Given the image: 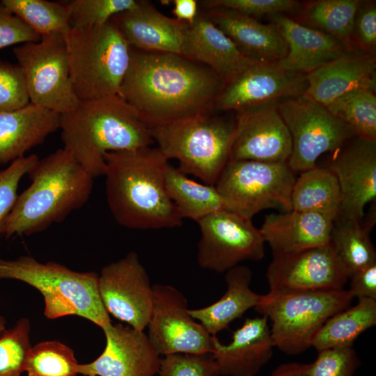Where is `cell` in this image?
<instances>
[{
    "instance_id": "1",
    "label": "cell",
    "mask_w": 376,
    "mask_h": 376,
    "mask_svg": "<svg viewBox=\"0 0 376 376\" xmlns=\"http://www.w3.org/2000/svg\"><path fill=\"white\" fill-rule=\"evenodd\" d=\"M224 84L209 68L182 55L131 47L119 96L150 130L214 112Z\"/></svg>"
},
{
    "instance_id": "2",
    "label": "cell",
    "mask_w": 376,
    "mask_h": 376,
    "mask_svg": "<svg viewBox=\"0 0 376 376\" xmlns=\"http://www.w3.org/2000/svg\"><path fill=\"white\" fill-rule=\"evenodd\" d=\"M104 158L107 203L118 224L133 229L182 226L166 189L169 159L157 147L108 152Z\"/></svg>"
},
{
    "instance_id": "3",
    "label": "cell",
    "mask_w": 376,
    "mask_h": 376,
    "mask_svg": "<svg viewBox=\"0 0 376 376\" xmlns=\"http://www.w3.org/2000/svg\"><path fill=\"white\" fill-rule=\"evenodd\" d=\"M63 148L93 178L104 175L108 152L150 147V130L119 95L79 101L61 115Z\"/></svg>"
},
{
    "instance_id": "4",
    "label": "cell",
    "mask_w": 376,
    "mask_h": 376,
    "mask_svg": "<svg viewBox=\"0 0 376 376\" xmlns=\"http://www.w3.org/2000/svg\"><path fill=\"white\" fill-rule=\"evenodd\" d=\"M30 185L18 195L3 235H31L64 220L89 199L93 177L64 148L39 159L28 174Z\"/></svg>"
},
{
    "instance_id": "5",
    "label": "cell",
    "mask_w": 376,
    "mask_h": 376,
    "mask_svg": "<svg viewBox=\"0 0 376 376\" xmlns=\"http://www.w3.org/2000/svg\"><path fill=\"white\" fill-rule=\"evenodd\" d=\"M98 276L95 272H77L56 262L40 263L30 256L0 258V279L20 281L39 290L47 318L77 315L103 330L112 323L100 295Z\"/></svg>"
},
{
    "instance_id": "6",
    "label": "cell",
    "mask_w": 376,
    "mask_h": 376,
    "mask_svg": "<svg viewBox=\"0 0 376 376\" xmlns=\"http://www.w3.org/2000/svg\"><path fill=\"white\" fill-rule=\"evenodd\" d=\"M76 96L86 101L119 95L129 68L131 47L110 20L63 33Z\"/></svg>"
},
{
    "instance_id": "7",
    "label": "cell",
    "mask_w": 376,
    "mask_h": 376,
    "mask_svg": "<svg viewBox=\"0 0 376 376\" xmlns=\"http://www.w3.org/2000/svg\"><path fill=\"white\" fill-rule=\"evenodd\" d=\"M210 112L150 129L157 148L178 169L215 185L230 158L236 122Z\"/></svg>"
},
{
    "instance_id": "8",
    "label": "cell",
    "mask_w": 376,
    "mask_h": 376,
    "mask_svg": "<svg viewBox=\"0 0 376 376\" xmlns=\"http://www.w3.org/2000/svg\"><path fill=\"white\" fill-rule=\"evenodd\" d=\"M353 297L348 290L272 292L263 295L255 309L272 321L274 347L295 355L311 347L322 324L348 308Z\"/></svg>"
},
{
    "instance_id": "9",
    "label": "cell",
    "mask_w": 376,
    "mask_h": 376,
    "mask_svg": "<svg viewBox=\"0 0 376 376\" xmlns=\"http://www.w3.org/2000/svg\"><path fill=\"white\" fill-rule=\"evenodd\" d=\"M296 178L287 163L230 159L214 186L228 211L251 219L267 208L291 210Z\"/></svg>"
},
{
    "instance_id": "10",
    "label": "cell",
    "mask_w": 376,
    "mask_h": 376,
    "mask_svg": "<svg viewBox=\"0 0 376 376\" xmlns=\"http://www.w3.org/2000/svg\"><path fill=\"white\" fill-rule=\"evenodd\" d=\"M21 68L30 102L59 114L71 111L79 100L76 96L69 70L63 33L41 37L38 42L13 48Z\"/></svg>"
},
{
    "instance_id": "11",
    "label": "cell",
    "mask_w": 376,
    "mask_h": 376,
    "mask_svg": "<svg viewBox=\"0 0 376 376\" xmlns=\"http://www.w3.org/2000/svg\"><path fill=\"white\" fill-rule=\"evenodd\" d=\"M277 107L292 140L287 164L295 173L316 166L322 154L337 151L355 136L325 106L303 95L283 99Z\"/></svg>"
},
{
    "instance_id": "12",
    "label": "cell",
    "mask_w": 376,
    "mask_h": 376,
    "mask_svg": "<svg viewBox=\"0 0 376 376\" xmlns=\"http://www.w3.org/2000/svg\"><path fill=\"white\" fill-rule=\"evenodd\" d=\"M197 223L201 230L197 262L201 268L223 273L243 261L263 258L265 242L251 219L222 210Z\"/></svg>"
},
{
    "instance_id": "13",
    "label": "cell",
    "mask_w": 376,
    "mask_h": 376,
    "mask_svg": "<svg viewBox=\"0 0 376 376\" xmlns=\"http://www.w3.org/2000/svg\"><path fill=\"white\" fill-rule=\"evenodd\" d=\"M148 337L159 355L212 353L215 336L189 314L185 296L169 284L152 285Z\"/></svg>"
},
{
    "instance_id": "14",
    "label": "cell",
    "mask_w": 376,
    "mask_h": 376,
    "mask_svg": "<svg viewBox=\"0 0 376 376\" xmlns=\"http://www.w3.org/2000/svg\"><path fill=\"white\" fill-rule=\"evenodd\" d=\"M98 289L109 314L134 329L147 327L152 309V285L136 253L131 251L104 266Z\"/></svg>"
},
{
    "instance_id": "15",
    "label": "cell",
    "mask_w": 376,
    "mask_h": 376,
    "mask_svg": "<svg viewBox=\"0 0 376 376\" xmlns=\"http://www.w3.org/2000/svg\"><path fill=\"white\" fill-rule=\"evenodd\" d=\"M266 272L269 291L344 289L350 274L330 244L297 252L272 253Z\"/></svg>"
},
{
    "instance_id": "16",
    "label": "cell",
    "mask_w": 376,
    "mask_h": 376,
    "mask_svg": "<svg viewBox=\"0 0 376 376\" xmlns=\"http://www.w3.org/2000/svg\"><path fill=\"white\" fill-rule=\"evenodd\" d=\"M306 74L283 70L275 64L255 63L224 84L213 111H240L280 99L302 95Z\"/></svg>"
},
{
    "instance_id": "17",
    "label": "cell",
    "mask_w": 376,
    "mask_h": 376,
    "mask_svg": "<svg viewBox=\"0 0 376 376\" xmlns=\"http://www.w3.org/2000/svg\"><path fill=\"white\" fill-rule=\"evenodd\" d=\"M278 102L237 111L230 159L287 163L292 140Z\"/></svg>"
},
{
    "instance_id": "18",
    "label": "cell",
    "mask_w": 376,
    "mask_h": 376,
    "mask_svg": "<svg viewBox=\"0 0 376 376\" xmlns=\"http://www.w3.org/2000/svg\"><path fill=\"white\" fill-rule=\"evenodd\" d=\"M325 167L339 185L338 216L361 220L366 205L376 198V141L353 137L334 152Z\"/></svg>"
},
{
    "instance_id": "19",
    "label": "cell",
    "mask_w": 376,
    "mask_h": 376,
    "mask_svg": "<svg viewBox=\"0 0 376 376\" xmlns=\"http://www.w3.org/2000/svg\"><path fill=\"white\" fill-rule=\"evenodd\" d=\"M106 345L102 353L91 363L79 365L84 376H154L158 373L160 355L148 335L122 324L103 329Z\"/></svg>"
},
{
    "instance_id": "20",
    "label": "cell",
    "mask_w": 376,
    "mask_h": 376,
    "mask_svg": "<svg viewBox=\"0 0 376 376\" xmlns=\"http://www.w3.org/2000/svg\"><path fill=\"white\" fill-rule=\"evenodd\" d=\"M304 96L324 106L354 90H376L375 56L349 50L306 75Z\"/></svg>"
},
{
    "instance_id": "21",
    "label": "cell",
    "mask_w": 376,
    "mask_h": 376,
    "mask_svg": "<svg viewBox=\"0 0 376 376\" xmlns=\"http://www.w3.org/2000/svg\"><path fill=\"white\" fill-rule=\"evenodd\" d=\"M180 55L209 68L224 83L258 63L244 56L205 13L187 24Z\"/></svg>"
},
{
    "instance_id": "22",
    "label": "cell",
    "mask_w": 376,
    "mask_h": 376,
    "mask_svg": "<svg viewBox=\"0 0 376 376\" xmlns=\"http://www.w3.org/2000/svg\"><path fill=\"white\" fill-rule=\"evenodd\" d=\"M111 21L132 48L181 54L187 23L164 15L148 1H138L134 8L115 15Z\"/></svg>"
},
{
    "instance_id": "23",
    "label": "cell",
    "mask_w": 376,
    "mask_h": 376,
    "mask_svg": "<svg viewBox=\"0 0 376 376\" xmlns=\"http://www.w3.org/2000/svg\"><path fill=\"white\" fill-rule=\"evenodd\" d=\"M274 347L267 318L246 319L230 343L222 344L214 336L211 354L217 376H256L272 358Z\"/></svg>"
},
{
    "instance_id": "24",
    "label": "cell",
    "mask_w": 376,
    "mask_h": 376,
    "mask_svg": "<svg viewBox=\"0 0 376 376\" xmlns=\"http://www.w3.org/2000/svg\"><path fill=\"white\" fill-rule=\"evenodd\" d=\"M269 17L288 46L285 56L274 63L283 70L306 75L352 50L332 36L301 24L284 13Z\"/></svg>"
},
{
    "instance_id": "25",
    "label": "cell",
    "mask_w": 376,
    "mask_h": 376,
    "mask_svg": "<svg viewBox=\"0 0 376 376\" xmlns=\"http://www.w3.org/2000/svg\"><path fill=\"white\" fill-rule=\"evenodd\" d=\"M205 13L247 58L272 64L285 56L287 44L273 23H261L256 18L224 8H210Z\"/></svg>"
},
{
    "instance_id": "26",
    "label": "cell",
    "mask_w": 376,
    "mask_h": 376,
    "mask_svg": "<svg viewBox=\"0 0 376 376\" xmlns=\"http://www.w3.org/2000/svg\"><path fill=\"white\" fill-rule=\"evenodd\" d=\"M335 219L320 212L291 210L267 215L259 230L272 253L297 252L328 244Z\"/></svg>"
},
{
    "instance_id": "27",
    "label": "cell",
    "mask_w": 376,
    "mask_h": 376,
    "mask_svg": "<svg viewBox=\"0 0 376 376\" xmlns=\"http://www.w3.org/2000/svg\"><path fill=\"white\" fill-rule=\"evenodd\" d=\"M60 123L61 114L31 102L0 113V167L41 144Z\"/></svg>"
},
{
    "instance_id": "28",
    "label": "cell",
    "mask_w": 376,
    "mask_h": 376,
    "mask_svg": "<svg viewBox=\"0 0 376 376\" xmlns=\"http://www.w3.org/2000/svg\"><path fill=\"white\" fill-rule=\"evenodd\" d=\"M252 272L244 265H237L226 272V290L214 303L197 309H189L191 317L212 336L227 329L260 301L263 295L253 292L251 287Z\"/></svg>"
},
{
    "instance_id": "29",
    "label": "cell",
    "mask_w": 376,
    "mask_h": 376,
    "mask_svg": "<svg viewBox=\"0 0 376 376\" xmlns=\"http://www.w3.org/2000/svg\"><path fill=\"white\" fill-rule=\"evenodd\" d=\"M165 185L182 219L198 222L209 214L227 210L226 202L215 186L197 182L170 164L166 170Z\"/></svg>"
},
{
    "instance_id": "30",
    "label": "cell",
    "mask_w": 376,
    "mask_h": 376,
    "mask_svg": "<svg viewBox=\"0 0 376 376\" xmlns=\"http://www.w3.org/2000/svg\"><path fill=\"white\" fill-rule=\"evenodd\" d=\"M376 324V300L358 299V303L330 317L314 336L311 346L318 352L352 347L358 336Z\"/></svg>"
},
{
    "instance_id": "31",
    "label": "cell",
    "mask_w": 376,
    "mask_h": 376,
    "mask_svg": "<svg viewBox=\"0 0 376 376\" xmlns=\"http://www.w3.org/2000/svg\"><path fill=\"white\" fill-rule=\"evenodd\" d=\"M361 0H313L299 5L297 19L301 24L325 32L349 49H356L353 33ZM293 19V18H292Z\"/></svg>"
},
{
    "instance_id": "32",
    "label": "cell",
    "mask_w": 376,
    "mask_h": 376,
    "mask_svg": "<svg viewBox=\"0 0 376 376\" xmlns=\"http://www.w3.org/2000/svg\"><path fill=\"white\" fill-rule=\"evenodd\" d=\"M292 210L316 212L336 219L340 208V191L336 175L318 166L300 173L291 191Z\"/></svg>"
},
{
    "instance_id": "33",
    "label": "cell",
    "mask_w": 376,
    "mask_h": 376,
    "mask_svg": "<svg viewBox=\"0 0 376 376\" xmlns=\"http://www.w3.org/2000/svg\"><path fill=\"white\" fill-rule=\"evenodd\" d=\"M371 226L357 220L338 216L334 220L329 244L348 272H354L376 263L375 249L370 238Z\"/></svg>"
},
{
    "instance_id": "34",
    "label": "cell",
    "mask_w": 376,
    "mask_h": 376,
    "mask_svg": "<svg viewBox=\"0 0 376 376\" xmlns=\"http://www.w3.org/2000/svg\"><path fill=\"white\" fill-rule=\"evenodd\" d=\"M357 137L376 141L375 91H350L325 106Z\"/></svg>"
},
{
    "instance_id": "35",
    "label": "cell",
    "mask_w": 376,
    "mask_h": 376,
    "mask_svg": "<svg viewBox=\"0 0 376 376\" xmlns=\"http://www.w3.org/2000/svg\"><path fill=\"white\" fill-rule=\"evenodd\" d=\"M1 3L41 37L65 33L70 29L66 2L45 0H2Z\"/></svg>"
},
{
    "instance_id": "36",
    "label": "cell",
    "mask_w": 376,
    "mask_h": 376,
    "mask_svg": "<svg viewBox=\"0 0 376 376\" xmlns=\"http://www.w3.org/2000/svg\"><path fill=\"white\" fill-rule=\"evenodd\" d=\"M79 365L72 348L57 340H47L31 347L25 371L29 376H77Z\"/></svg>"
},
{
    "instance_id": "37",
    "label": "cell",
    "mask_w": 376,
    "mask_h": 376,
    "mask_svg": "<svg viewBox=\"0 0 376 376\" xmlns=\"http://www.w3.org/2000/svg\"><path fill=\"white\" fill-rule=\"evenodd\" d=\"M31 325L23 318L0 334V376H21L25 371L30 343Z\"/></svg>"
},
{
    "instance_id": "38",
    "label": "cell",
    "mask_w": 376,
    "mask_h": 376,
    "mask_svg": "<svg viewBox=\"0 0 376 376\" xmlns=\"http://www.w3.org/2000/svg\"><path fill=\"white\" fill-rule=\"evenodd\" d=\"M137 0H73L67 2L70 29L104 24L115 15L134 8Z\"/></svg>"
},
{
    "instance_id": "39",
    "label": "cell",
    "mask_w": 376,
    "mask_h": 376,
    "mask_svg": "<svg viewBox=\"0 0 376 376\" xmlns=\"http://www.w3.org/2000/svg\"><path fill=\"white\" fill-rule=\"evenodd\" d=\"M39 160L36 155L18 158L0 171V237L17 201L22 178L28 175Z\"/></svg>"
},
{
    "instance_id": "40",
    "label": "cell",
    "mask_w": 376,
    "mask_h": 376,
    "mask_svg": "<svg viewBox=\"0 0 376 376\" xmlns=\"http://www.w3.org/2000/svg\"><path fill=\"white\" fill-rule=\"evenodd\" d=\"M159 376H217V368L211 353L173 354L160 359Z\"/></svg>"
},
{
    "instance_id": "41",
    "label": "cell",
    "mask_w": 376,
    "mask_h": 376,
    "mask_svg": "<svg viewBox=\"0 0 376 376\" xmlns=\"http://www.w3.org/2000/svg\"><path fill=\"white\" fill-rule=\"evenodd\" d=\"M360 361L352 347L328 349L318 352L309 363L308 376H353Z\"/></svg>"
},
{
    "instance_id": "42",
    "label": "cell",
    "mask_w": 376,
    "mask_h": 376,
    "mask_svg": "<svg viewBox=\"0 0 376 376\" xmlns=\"http://www.w3.org/2000/svg\"><path fill=\"white\" fill-rule=\"evenodd\" d=\"M30 103L22 71L17 64L0 60V113Z\"/></svg>"
},
{
    "instance_id": "43",
    "label": "cell",
    "mask_w": 376,
    "mask_h": 376,
    "mask_svg": "<svg viewBox=\"0 0 376 376\" xmlns=\"http://www.w3.org/2000/svg\"><path fill=\"white\" fill-rule=\"evenodd\" d=\"M202 2L206 10L224 8L253 18L293 12L300 5L299 1L295 0H207Z\"/></svg>"
},
{
    "instance_id": "44",
    "label": "cell",
    "mask_w": 376,
    "mask_h": 376,
    "mask_svg": "<svg viewBox=\"0 0 376 376\" xmlns=\"http://www.w3.org/2000/svg\"><path fill=\"white\" fill-rule=\"evenodd\" d=\"M354 47L375 56L376 3L375 1H361L356 13L353 33Z\"/></svg>"
},
{
    "instance_id": "45",
    "label": "cell",
    "mask_w": 376,
    "mask_h": 376,
    "mask_svg": "<svg viewBox=\"0 0 376 376\" xmlns=\"http://www.w3.org/2000/svg\"><path fill=\"white\" fill-rule=\"evenodd\" d=\"M41 36L0 3V49L19 44L38 42Z\"/></svg>"
},
{
    "instance_id": "46",
    "label": "cell",
    "mask_w": 376,
    "mask_h": 376,
    "mask_svg": "<svg viewBox=\"0 0 376 376\" xmlns=\"http://www.w3.org/2000/svg\"><path fill=\"white\" fill-rule=\"evenodd\" d=\"M349 279L348 291L353 297L376 300V263L354 272Z\"/></svg>"
},
{
    "instance_id": "47",
    "label": "cell",
    "mask_w": 376,
    "mask_h": 376,
    "mask_svg": "<svg viewBox=\"0 0 376 376\" xmlns=\"http://www.w3.org/2000/svg\"><path fill=\"white\" fill-rule=\"evenodd\" d=\"M172 13L175 19L191 24L198 15V3L196 0H174Z\"/></svg>"
},
{
    "instance_id": "48",
    "label": "cell",
    "mask_w": 376,
    "mask_h": 376,
    "mask_svg": "<svg viewBox=\"0 0 376 376\" xmlns=\"http://www.w3.org/2000/svg\"><path fill=\"white\" fill-rule=\"evenodd\" d=\"M308 366L309 363H283L276 367L269 376H308Z\"/></svg>"
},
{
    "instance_id": "49",
    "label": "cell",
    "mask_w": 376,
    "mask_h": 376,
    "mask_svg": "<svg viewBox=\"0 0 376 376\" xmlns=\"http://www.w3.org/2000/svg\"><path fill=\"white\" fill-rule=\"evenodd\" d=\"M6 329V320L0 315V334Z\"/></svg>"
}]
</instances>
